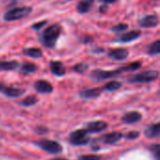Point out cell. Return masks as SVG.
I'll list each match as a JSON object with an SVG mask.
<instances>
[{
    "label": "cell",
    "mask_w": 160,
    "mask_h": 160,
    "mask_svg": "<svg viewBox=\"0 0 160 160\" xmlns=\"http://www.w3.org/2000/svg\"><path fill=\"white\" fill-rule=\"evenodd\" d=\"M140 137V132L139 131H136V130H132L130 132H128L127 135H126V138L128 140H136Z\"/></svg>",
    "instance_id": "29"
},
{
    "label": "cell",
    "mask_w": 160,
    "mask_h": 160,
    "mask_svg": "<svg viewBox=\"0 0 160 160\" xmlns=\"http://www.w3.org/2000/svg\"><path fill=\"white\" fill-rule=\"evenodd\" d=\"M128 28V25L127 23H119L117 25H114L111 28V31L112 32H123Z\"/></svg>",
    "instance_id": "28"
},
{
    "label": "cell",
    "mask_w": 160,
    "mask_h": 160,
    "mask_svg": "<svg viewBox=\"0 0 160 160\" xmlns=\"http://www.w3.org/2000/svg\"><path fill=\"white\" fill-rule=\"evenodd\" d=\"M159 18L156 14H149L138 21V23L141 27L143 28H153L158 25Z\"/></svg>",
    "instance_id": "7"
},
{
    "label": "cell",
    "mask_w": 160,
    "mask_h": 160,
    "mask_svg": "<svg viewBox=\"0 0 160 160\" xmlns=\"http://www.w3.org/2000/svg\"><path fill=\"white\" fill-rule=\"evenodd\" d=\"M32 12L31 7H19L8 10L4 15V20L7 22H13L27 17Z\"/></svg>",
    "instance_id": "3"
},
{
    "label": "cell",
    "mask_w": 160,
    "mask_h": 160,
    "mask_svg": "<svg viewBox=\"0 0 160 160\" xmlns=\"http://www.w3.org/2000/svg\"><path fill=\"white\" fill-rule=\"evenodd\" d=\"M62 33V26L58 23L48 26L40 36V41L44 47L53 48Z\"/></svg>",
    "instance_id": "1"
},
{
    "label": "cell",
    "mask_w": 160,
    "mask_h": 160,
    "mask_svg": "<svg viewBox=\"0 0 160 160\" xmlns=\"http://www.w3.org/2000/svg\"><path fill=\"white\" fill-rule=\"evenodd\" d=\"M52 160H68V159H66V158H53V159H52Z\"/></svg>",
    "instance_id": "36"
},
{
    "label": "cell",
    "mask_w": 160,
    "mask_h": 160,
    "mask_svg": "<svg viewBox=\"0 0 160 160\" xmlns=\"http://www.w3.org/2000/svg\"><path fill=\"white\" fill-rule=\"evenodd\" d=\"M47 23V21H41V22H36L35 24H33L32 26H31V28L32 29H34V30H40L45 24Z\"/></svg>",
    "instance_id": "31"
},
{
    "label": "cell",
    "mask_w": 160,
    "mask_h": 160,
    "mask_svg": "<svg viewBox=\"0 0 160 160\" xmlns=\"http://www.w3.org/2000/svg\"><path fill=\"white\" fill-rule=\"evenodd\" d=\"M35 131L37 134H39V135H43V134H46L48 132V128H43V127H38L35 128Z\"/></svg>",
    "instance_id": "32"
},
{
    "label": "cell",
    "mask_w": 160,
    "mask_h": 160,
    "mask_svg": "<svg viewBox=\"0 0 160 160\" xmlns=\"http://www.w3.org/2000/svg\"><path fill=\"white\" fill-rule=\"evenodd\" d=\"M89 132L86 129H77L72 131L69 134L68 141L72 145L75 146H82L85 145L90 142Z\"/></svg>",
    "instance_id": "4"
},
{
    "label": "cell",
    "mask_w": 160,
    "mask_h": 160,
    "mask_svg": "<svg viewBox=\"0 0 160 160\" xmlns=\"http://www.w3.org/2000/svg\"><path fill=\"white\" fill-rule=\"evenodd\" d=\"M107 9H108V8H107V6H106V5H103V6H101V7L99 8V11H100L101 13L106 12V11H107Z\"/></svg>",
    "instance_id": "35"
},
{
    "label": "cell",
    "mask_w": 160,
    "mask_h": 160,
    "mask_svg": "<svg viewBox=\"0 0 160 160\" xmlns=\"http://www.w3.org/2000/svg\"><path fill=\"white\" fill-rule=\"evenodd\" d=\"M50 68H51L52 73L55 76L61 77V76H64L66 74V68L64 67L63 63L60 61H55V60L51 61L50 62Z\"/></svg>",
    "instance_id": "16"
},
{
    "label": "cell",
    "mask_w": 160,
    "mask_h": 160,
    "mask_svg": "<svg viewBox=\"0 0 160 160\" xmlns=\"http://www.w3.org/2000/svg\"><path fill=\"white\" fill-rule=\"evenodd\" d=\"M22 53L31 58H40L42 56V51L39 48H25L22 50Z\"/></svg>",
    "instance_id": "19"
},
{
    "label": "cell",
    "mask_w": 160,
    "mask_h": 160,
    "mask_svg": "<svg viewBox=\"0 0 160 160\" xmlns=\"http://www.w3.org/2000/svg\"><path fill=\"white\" fill-rule=\"evenodd\" d=\"M149 150H150V152L152 153V155H153V157L155 158V159L160 160V145L158 143L150 145Z\"/></svg>",
    "instance_id": "26"
},
{
    "label": "cell",
    "mask_w": 160,
    "mask_h": 160,
    "mask_svg": "<svg viewBox=\"0 0 160 160\" xmlns=\"http://www.w3.org/2000/svg\"><path fill=\"white\" fill-rule=\"evenodd\" d=\"M108 128V124L104 121H93L86 125V130L89 133H99Z\"/></svg>",
    "instance_id": "12"
},
{
    "label": "cell",
    "mask_w": 160,
    "mask_h": 160,
    "mask_svg": "<svg viewBox=\"0 0 160 160\" xmlns=\"http://www.w3.org/2000/svg\"><path fill=\"white\" fill-rule=\"evenodd\" d=\"M98 1L101 2V3H104V4H113L117 0H98Z\"/></svg>",
    "instance_id": "34"
},
{
    "label": "cell",
    "mask_w": 160,
    "mask_h": 160,
    "mask_svg": "<svg viewBox=\"0 0 160 160\" xmlns=\"http://www.w3.org/2000/svg\"><path fill=\"white\" fill-rule=\"evenodd\" d=\"M0 93H2L3 95H5L8 98H19V97L22 96L25 93V90L11 87V86H7L3 83H0Z\"/></svg>",
    "instance_id": "8"
},
{
    "label": "cell",
    "mask_w": 160,
    "mask_h": 160,
    "mask_svg": "<svg viewBox=\"0 0 160 160\" xmlns=\"http://www.w3.org/2000/svg\"><path fill=\"white\" fill-rule=\"evenodd\" d=\"M141 36H142L141 30H131L129 32H127V33H124V34L118 36L116 38V41L123 42V43L132 42V41L138 39Z\"/></svg>",
    "instance_id": "9"
},
{
    "label": "cell",
    "mask_w": 160,
    "mask_h": 160,
    "mask_svg": "<svg viewBox=\"0 0 160 160\" xmlns=\"http://www.w3.org/2000/svg\"><path fill=\"white\" fill-rule=\"evenodd\" d=\"M38 102V98L36 96H28L20 102V105L22 107H31L33 105H36Z\"/></svg>",
    "instance_id": "23"
},
{
    "label": "cell",
    "mask_w": 160,
    "mask_h": 160,
    "mask_svg": "<svg viewBox=\"0 0 160 160\" xmlns=\"http://www.w3.org/2000/svg\"><path fill=\"white\" fill-rule=\"evenodd\" d=\"M142 119V115L139 112H129L122 117V122L126 125H132L140 122Z\"/></svg>",
    "instance_id": "14"
},
{
    "label": "cell",
    "mask_w": 160,
    "mask_h": 160,
    "mask_svg": "<svg viewBox=\"0 0 160 160\" xmlns=\"http://www.w3.org/2000/svg\"><path fill=\"white\" fill-rule=\"evenodd\" d=\"M37 69H38V66L36 64L30 63V62H25L20 67V72H22L23 74L34 73L37 71Z\"/></svg>",
    "instance_id": "20"
},
{
    "label": "cell",
    "mask_w": 160,
    "mask_h": 160,
    "mask_svg": "<svg viewBox=\"0 0 160 160\" xmlns=\"http://www.w3.org/2000/svg\"><path fill=\"white\" fill-rule=\"evenodd\" d=\"M88 69V66L84 63H78L73 67V70L79 74H83Z\"/></svg>",
    "instance_id": "27"
},
{
    "label": "cell",
    "mask_w": 160,
    "mask_h": 160,
    "mask_svg": "<svg viewBox=\"0 0 160 160\" xmlns=\"http://www.w3.org/2000/svg\"><path fill=\"white\" fill-rule=\"evenodd\" d=\"M121 87H122V82H117V81H112V82H110L106 83L103 86L102 90L103 91H108V92H114V91L119 90Z\"/></svg>",
    "instance_id": "22"
},
{
    "label": "cell",
    "mask_w": 160,
    "mask_h": 160,
    "mask_svg": "<svg viewBox=\"0 0 160 160\" xmlns=\"http://www.w3.org/2000/svg\"><path fill=\"white\" fill-rule=\"evenodd\" d=\"M158 77H159V72L158 70H146L132 75L128 79V82L132 83H147L157 81Z\"/></svg>",
    "instance_id": "2"
},
{
    "label": "cell",
    "mask_w": 160,
    "mask_h": 160,
    "mask_svg": "<svg viewBox=\"0 0 160 160\" xmlns=\"http://www.w3.org/2000/svg\"><path fill=\"white\" fill-rule=\"evenodd\" d=\"M34 143L38 146L40 149L45 151L48 154L51 155H58L63 151L62 145L55 142V141H51V140H39L37 142H34Z\"/></svg>",
    "instance_id": "5"
},
{
    "label": "cell",
    "mask_w": 160,
    "mask_h": 160,
    "mask_svg": "<svg viewBox=\"0 0 160 160\" xmlns=\"http://www.w3.org/2000/svg\"><path fill=\"white\" fill-rule=\"evenodd\" d=\"M142 67V62H133V63H130L125 67H122L123 68V71H133V70H137L139 69L140 68Z\"/></svg>",
    "instance_id": "25"
},
{
    "label": "cell",
    "mask_w": 160,
    "mask_h": 160,
    "mask_svg": "<svg viewBox=\"0 0 160 160\" xmlns=\"http://www.w3.org/2000/svg\"><path fill=\"white\" fill-rule=\"evenodd\" d=\"M147 52L150 55H158L160 52V41L158 39L156 41H154L153 43H151L148 48H147Z\"/></svg>",
    "instance_id": "24"
},
{
    "label": "cell",
    "mask_w": 160,
    "mask_h": 160,
    "mask_svg": "<svg viewBox=\"0 0 160 160\" xmlns=\"http://www.w3.org/2000/svg\"><path fill=\"white\" fill-rule=\"evenodd\" d=\"M102 89L100 88H90V89H83L82 90L79 95L82 98L84 99H92V98H98L101 93H102Z\"/></svg>",
    "instance_id": "15"
},
{
    "label": "cell",
    "mask_w": 160,
    "mask_h": 160,
    "mask_svg": "<svg viewBox=\"0 0 160 160\" xmlns=\"http://www.w3.org/2000/svg\"><path fill=\"white\" fill-rule=\"evenodd\" d=\"M123 136H124L123 133L115 131V132H112V133H108V134L103 135L100 138V140H101L102 142H104L106 144H115L119 141L122 140Z\"/></svg>",
    "instance_id": "13"
},
{
    "label": "cell",
    "mask_w": 160,
    "mask_h": 160,
    "mask_svg": "<svg viewBox=\"0 0 160 160\" xmlns=\"http://www.w3.org/2000/svg\"><path fill=\"white\" fill-rule=\"evenodd\" d=\"M35 90L39 94H51L53 91V86L51 82L45 80H38L34 83Z\"/></svg>",
    "instance_id": "11"
},
{
    "label": "cell",
    "mask_w": 160,
    "mask_h": 160,
    "mask_svg": "<svg viewBox=\"0 0 160 160\" xmlns=\"http://www.w3.org/2000/svg\"><path fill=\"white\" fill-rule=\"evenodd\" d=\"M155 1H158V0H155Z\"/></svg>",
    "instance_id": "37"
},
{
    "label": "cell",
    "mask_w": 160,
    "mask_h": 160,
    "mask_svg": "<svg viewBox=\"0 0 160 160\" xmlns=\"http://www.w3.org/2000/svg\"><path fill=\"white\" fill-rule=\"evenodd\" d=\"M83 43H91V42H93L94 41V38H92V37H89V36H86V37H84L83 38Z\"/></svg>",
    "instance_id": "33"
},
{
    "label": "cell",
    "mask_w": 160,
    "mask_h": 160,
    "mask_svg": "<svg viewBox=\"0 0 160 160\" xmlns=\"http://www.w3.org/2000/svg\"><path fill=\"white\" fill-rule=\"evenodd\" d=\"M128 55H129L128 51L124 48L112 49V50L109 51V52H108V57L111 58L112 60H115V61L125 60L128 57Z\"/></svg>",
    "instance_id": "10"
},
{
    "label": "cell",
    "mask_w": 160,
    "mask_h": 160,
    "mask_svg": "<svg viewBox=\"0 0 160 160\" xmlns=\"http://www.w3.org/2000/svg\"><path fill=\"white\" fill-rule=\"evenodd\" d=\"M19 67V63L17 61H0V70L9 71L14 70Z\"/></svg>",
    "instance_id": "21"
},
{
    "label": "cell",
    "mask_w": 160,
    "mask_h": 160,
    "mask_svg": "<svg viewBox=\"0 0 160 160\" xmlns=\"http://www.w3.org/2000/svg\"><path fill=\"white\" fill-rule=\"evenodd\" d=\"M78 160H100V157L97 155H85V156H81Z\"/></svg>",
    "instance_id": "30"
},
{
    "label": "cell",
    "mask_w": 160,
    "mask_h": 160,
    "mask_svg": "<svg viewBox=\"0 0 160 160\" xmlns=\"http://www.w3.org/2000/svg\"><path fill=\"white\" fill-rule=\"evenodd\" d=\"M160 134V124L159 123H156L153 124L151 126H149L145 130H144V135L147 138L150 139H155L159 137Z\"/></svg>",
    "instance_id": "17"
},
{
    "label": "cell",
    "mask_w": 160,
    "mask_h": 160,
    "mask_svg": "<svg viewBox=\"0 0 160 160\" xmlns=\"http://www.w3.org/2000/svg\"><path fill=\"white\" fill-rule=\"evenodd\" d=\"M123 71V68H120L118 69L115 70H103V69H95L92 73H91V78L95 81L98 82H101V81H105L108 79H111L112 77L118 76L120 75Z\"/></svg>",
    "instance_id": "6"
},
{
    "label": "cell",
    "mask_w": 160,
    "mask_h": 160,
    "mask_svg": "<svg viewBox=\"0 0 160 160\" xmlns=\"http://www.w3.org/2000/svg\"><path fill=\"white\" fill-rule=\"evenodd\" d=\"M95 0H81L77 5V11L80 14H85L89 12L92 6L94 5Z\"/></svg>",
    "instance_id": "18"
}]
</instances>
